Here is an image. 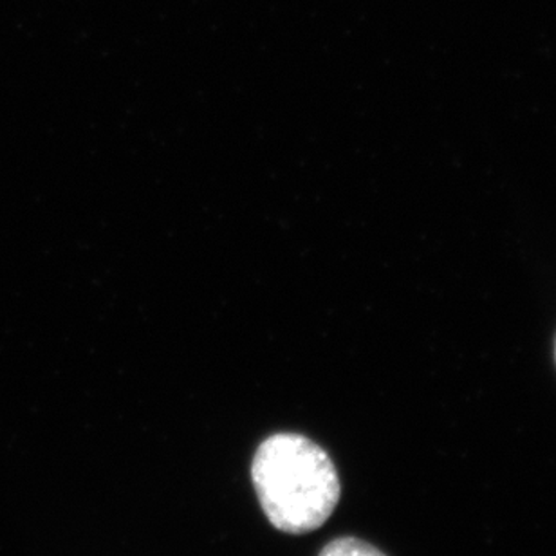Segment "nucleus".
<instances>
[{
	"instance_id": "nucleus-3",
	"label": "nucleus",
	"mask_w": 556,
	"mask_h": 556,
	"mask_svg": "<svg viewBox=\"0 0 556 556\" xmlns=\"http://www.w3.org/2000/svg\"><path fill=\"white\" fill-rule=\"evenodd\" d=\"M555 356H556V351H555Z\"/></svg>"
},
{
	"instance_id": "nucleus-2",
	"label": "nucleus",
	"mask_w": 556,
	"mask_h": 556,
	"mask_svg": "<svg viewBox=\"0 0 556 556\" xmlns=\"http://www.w3.org/2000/svg\"><path fill=\"white\" fill-rule=\"evenodd\" d=\"M318 556H387L370 542L358 536H338L321 547Z\"/></svg>"
},
{
	"instance_id": "nucleus-1",
	"label": "nucleus",
	"mask_w": 556,
	"mask_h": 556,
	"mask_svg": "<svg viewBox=\"0 0 556 556\" xmlns=\"http://www.w3.org/2000/svg\"><path fill=\"white\" fill-rule=\"evenodd\" d=\"M252 484L269 525L286 535L320 530L342 497L334 460L304 433L264 439L253 455Z\"/></svg>"
}]
</instances>
